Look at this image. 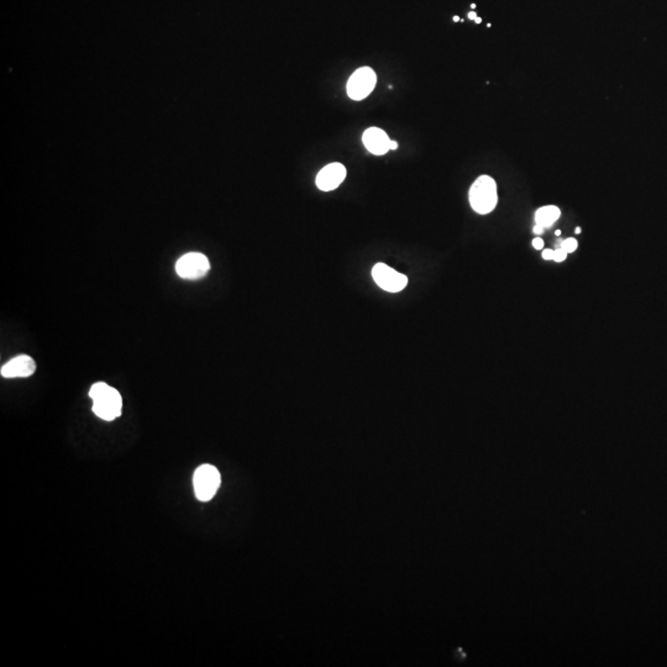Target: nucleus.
I'll list each match as a JSON object with an SVG mask.
<instances>
[{
	"label": "nucleus",
	"instance_id": "obj_1",
	"mask_svg": "<svg viewBox=\"0 0 667 667\" xmlns=\"http://www.w3.org/2000/svg\"><path fill=\"white\" fill-rule=\"evenodd\" d=\"M89 397L93 400V412L98 418L111 422L120 417L122 398L115 388L104 382L94 383Z\"/></svg>",
	"mask_w": 667,
	"mask_h": 667
},
{
	"label": "nucleus",
	"instance_id": "obj_2",
	"mask_svg": "<svg viewBox=\"0 0 667 667\" xmlns=\"http://www.w3.org/2000/svg\"><path fill=\"white\" fill-rule=\"evenodd\" d=\"M469 199L471 208L478 214L486 215L494 212L498 203L496 180L489 176L478 177L471 186Z\"/></svg>",
	"mask_w": 667,
	"mask_h": 667
},
{
	"label": "nucleus",
	"instance_id": "obj_3",
	"mask_svg": "<svg viewBox=\"0 0 667 667\" xmlns=\"http://www.w3.org/2000/svg\"><path fill=\"white\" fill-rule=\"evenodd\" d=\"M220 473L213 464L199 466L193 476V487L200 502H209L214 498L216 491L220 487Z\"/></svg>",
	"mask_w": 667,
	"mask_h": 667
},
{
	"label": "nucleus",
	"instance_id": "obj_4",
	"mask_svg": "<svg viewBox=\"0 0 667 667\" xmlns=\"http://www.w3.org/2000/svg\"><path fill=\"white\" fill-rule=\"evenodd\" d=\"M210 263L207 256L200 252H189L182 256L176 263V272L180 279L196 281L209 272Z\"/></svg>",
	"mask_w": 667,
	"mask_h": 667
},
{
	"label": "nucleus",
	"instance_id": "obj_5",
	"mask_svg": "<svg viewBox=\"0 0 667 667\" xmlns=\"http://www.w3.org/2000/svg\"><path fill=\"white\" fill-rule=\"evenodd\" d=\"M372 279H375L376 285L389 293H398L404 290L408 285L406 274L397 272L392 267L386 263H377L372 268Z\"/></svg>",
	"mask_w": 667,
	"mask_h": 667
},
{
	"label": "nucleus",
	"instance_id": "obj_6",
	"mask_svg": "<svg viewBox=\"0 0 667 667\" xmlns=\"http://www.w3.org/2000/svg\"><path fill=\"white\" fill-rule=\"evenodd\" d=\"M377 77L370 67H362L354 72L348 82V97L354 100H362L375 89Z\"/></svg>",
	"mask_w": 667,
	"mask_h": 667
},
{
	"label": "nucleus",
	"instance_id": "obj_7",
	"mask_svg": "<svg viewBox=\"0 0 667 667\" xmlns=\"http://www.w3.org/2000/svg\"><path fill=\"white\" fill-rule=\"evenodd\" d=\"M346 177V169L341 163L334 162L325 166L317 176V186L320 191H330L337 189Z\"/></svg>",
	"mask_w": 667,
	"mask_h": 667
},
{
	"label": "nucleus",
	"instance_id": "obj_8",
	"mask_svg": "<svg viewBox=\"0 0 667 667\" xmlns=\"http://www.w3.org/2000/svg\"><path fill=\"white\" fill-rule=\"evenodd\" d=\"M36 371V362L28 355H20L1 366L0 373L4 378L30 377Z\"/></svg>",
	"mask_w": 667,
	"mask_h": 667
},
{
	"label": "nucleus",
	"instance_id": "obj_9",
	"mask_svg": "<svg viewBox=\"0 0 667 667\" xmlns=\"http://www.w3.org/2000/svg\"><path fill=\"white\" fill-rule=\"evenodd\" d=\"M362 141H364L366 149L373 155H377V156L386 155L391 150L389 149L391 140H389L388 135L381 129H367L364 133V136H362Z\"/></svg>",
	"mask_w": 667,
	"mask_h": 667
},
{
	"label": "nucleus",
	"instance_id": "obj_10",
	"mask_svg": "<svg viewBox=\"0 0 667 667\" xmlns=\"http://www.w3.org/2000/svg\"><path fill=\"white\" fill-rule=\"evenodd\" d=\"M561 210L555 205H546L535 213V223L543 227H550L558 220Z\"/></svg>",
	"mask_w": 667,
	"mask_h": 667
},
{
	"label": "nucleus",
	"instance_id": "obj_11",
	"mask_svg": "<svg viewBox=\"0 0 667 667\" xmlns=\"http://www.w3.org/2000/svg\"><path fill=\"white\" fill-rule=\"evenodd\" d=\"M561 247H563V249L565 250L567 254H571V252H574V251L577 250V247H579V243H577V240H576V238H566V240L563 241V245H561Z\"/></svg>",
	"mask_w": 667,
	"mask_h": 667
},
{
	"label": "nucleus",
	"instance_id": "obj_12",
	"mask_svg": "<svg viewBox=\"0 0 667 667\" xmlns=\"http://www.w3.org/2000/svg\"><path fill=\"white\" fill-rule=\"evenodd\" d=\"M567 255H569V254H567V252H566L563 247H560V249H557L554 251V257H552V260H554L555 262H563L566 260Z\"/></svg>",
	"mask_w": 667,
	"mask_h": 667
},
{
	"label": "nucleus",
	"instance_id": "obj_13",
	"mask_svg": "<svg viewBox=\"0 0 667 667\" xmlns=\"http://www.w3.org/2000/svg\"><path fill=\"white\" fill-rule=\"evenodd\" d=\"M532 245H533L534 249L541 250L544 247V240L540 238H534Z\"/></svg>",
	"mask_w": 667,
	"mask_h": 667
},
{
	"label": "nucleus",
	"instance_id": "obj_14",
	"mask_svg": "<svg viewBox=\"0 0 667 667\" xmlns=\"http://www.w3.org/2000/svg\"><path fill=\"white\" fill-rule=\"evenodd\" d=\"M541 256H543V259H544V260H552V257H554V251L550 249L544 250V251H543V255Z\"/></svg>",
	"mask_w": 667,
	"mask_h": 667
},
{
	"label": "nucleus",
	"instance_id": "obj_15",
	"mask_svg": "<svg viewBox=\"0 0 667 667\" xmlns=\"http://www.w3.org/2000/svg\"><path fill=\"white\" fill-rule=\"evenodd\" d=\"M544 229H545V227H540V225H538V224H536V225L534 227L533 230H534V232H535V234H538V235H540V234H543V232H544Z\"/></svg>",
	"mask_w": 667,
	"mask_h": 667
},
{
	"label": "nucleus",
	"instance_id": "obj_16",
	"mask_svg": "<svg viewBox=\"0 0 667 667\" xmlns=\"http://www.w3.org/2000/svg\"><path fill=\"white\" fill-rule=\"evenodd\" d=\"M389 149H391V150H397V149H398V142H397V141H391Z\"/></svg>",
	"mask_w": 667,
	"mask_h": 667
},
{
	"label": "nucleus",
	"instance_id": "obj_17",
	"mask_svg": "<svg viewBox=\"0 0 667 667\" xmlns=\"http://www.w3.org/2000/svg\"><path fill=\"white\" fill-rule=\"evenodd\" d=\"M476 12H471L470 14H469V19H470V20H476Z\"/></svg>",
	"mask_w": 667,
	"mask_h": 667
},
{
	"label": "nucleus",
	"instance_id": "obj_18",
	"mask_svg": "<svg viewBox=\"0 0 667 667\" xmlns=\"http://www.w3.org/2000/svg\"><path fill=\"white\" fill-rule=\"evenodd\" d=\"M574 232H576V234H580L581 227H576V230H574Z\"/></svg>",
	"mask_w": 667,
	"mask_h": 667
},
{
	"label": "nucleus",
	"instance_id": "obj_19",
	"mask_svg": "<svg viewBox=\"0 0 667 667\" xmlns=\"http://www.w3.org/2000/svg\"><path fill=\"white\" fill-rule=\"evenodd\" d=\"M475 21H476V24H481V23H482V19H481V18H476V20H475Z\"/></svg>",
	"mask_w": 667,
	"mask_h": 667
},
{
	"label": "nucleus",
	"instance_id": "obj_20",
	"mask_svg": "<svg viewBox=\"0 0 667 667\" xmlns=\"http://www.w3.org/2000/svg\"><path fill=\"white\" fill-rule=\"evenodd\" d=\"M555 235H556V236H560V235H561V232H560V230H556Z\"/></svg>",
	"mask_w": 667,
	"mask_h": 667
},
{
	"label": "nucleus",
	"instance_id": "obj_21",
	"mask_svg": "<svg viewBox=\"0 0 667 667\" xmlns=\"http://www.w3.org/2000/svg\"><path fill=\"white\" fill-rule=\"evenodd\" d=\"M453 21H460V18H458V17H453Z\"/></svg>",
	"mask_w": 667,
	"mask_h": 667
}]
</instances>
